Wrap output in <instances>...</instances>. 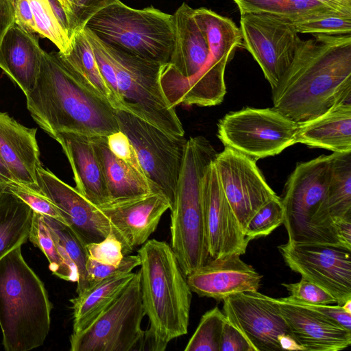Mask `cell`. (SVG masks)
Here are the masks:
<instances>
[{
	"label": "cell",
	"mask_w": 351,
	"mask_h": 351,
	"mask_svg": "<svg viewBox=\"0 0 351 351\" xmlns=\"http://www.w3.org/2000/svg\"><path fill=\"white\" fill-rule=\"evenodd\" d=\"M278 248L292 271L330 293L337 304L351 299V249L289 241Z\"/></svg>",
	"instance_id": "cell-13"
},
{
	"label": "cell",
	"mask_w": 351,
	"mask_h": 351,
	"mask_svg": "<svg viewBox=\"0 0 351 351\" xmlns=\"http://www.w3.org/2000/svg\"><path fill=\"white\" fill-rule=\"evenodd\" d=\"M53 235L66 252L77 271L76 293L80 294L89 287L86 262L88 253L86 244L66 224L43 215Z\"/></svg>",
	"instance_id": "cell-34"
},
{
	"label": "cell",
	"mask_w": 351,
	"mask_h": 351,
	"mask_svg": "<svg viewBox=\"0 0 351 351\" xmlns=\"http://www.w3.org/2000/svg\"><path fill=\"white\" fill-rule=\"evenodd\" d=\"M37 33L51 40L63 54L71 47V38L58 19L49 0H28Z\"/></svg>",
	"instance_id": "cell-36"
},
{
	"label": "cell",
	"mask_w": 351,
	"mask_h": 351,
	"mask_svg": "<svg viewBox=\"0 0 351 351\" xmlns=\"http://www.w3.org/2000/svg\"><path fill=\"white\" fill-rule=\"evenodd\" d=\"M332 154L298 163L289 176L282 198L288 241L328 245L313 223L329 182Z\"/></svg>",
	"instance_id": "cell-11"
},
{
	"label": "cell",
	"mask_w": 351,
	"mask_h": 351,
	"mask_svg": "<svg viewBox=\"0 0 351 351\" xmlns=\"http://www.w3.org/2000/svg\"><path fill=\"white\" fill-rule=\"evenodd\" d=\"M175 39L168 63L162 66L160 84L164 94L192 80L206 67L210 52L205 37L186 3L173 14Z\"/></svg>",
	"instance_id": "cell-18"
},
{
	"label": "cell",
	"mask_w": 351,
	"mask_h": 351,
	"mask_svg": "<svg viewBox=\"0 0 351 351\" xmlns=\"http://www.w3.org/2000/svg\"><path fill=\"white\" fill-rule=\"evenodd\" d=\"M349 217H351V152H333L329 182L313 223L328 245H342L332 223Z\"/></svg>",
	"instance_id": "cell-25"
},
{
	"label": "cell",
	"mask_w": 351,
	"mask_h": 351,
	"mask_svg": "<svg viewBox=\"0 0 351 351\" xmlns=\"http://www.w3.org/2000/svg\"><path fill=\"white\" fill-rule=\"evenodd\" d=\"M37 182L39 191L85 244L102 241L112 230L109 219L97 206L41 165L37 170Z\"/></svg>",
	"instance_id": "cell-17"
},
{
	"label": "cell",
	"mask_w": 351,
	"mask_h": 351,
	"mask_svg": "<svg viewBox=\"0 0 351 351\" xmlns=\"http://www.w3.org/2000/svg\"><path fill=\"white\" fill-rule=\"evenodd\" d=\"M223 313L243 334L254 351L282 350L281 339L288 336L294 337L280 313L275 298L258 291L225 298Z\"/></svg>",
	"instance_id": "cell-14"
},
{
	"label": "cell",
	"mask_w": 351,
	"mask_h": 351,
	"mask_svg": "<svg viewBox=\"0 0 351 351\" xmlns=\"http://www.w3.org/2000/svg\"><path fill=\"white\" fill-rule=\"evenodd\" d=\"M219 351H254L243 334L227 318L223 324Z\"/></svg>",
	"instance_id": "cell-47"
},
{
	"label": "cell",
	"mask_w": 351,
	"mask_h": 351,
	"mask_svg": "<svg viewBox=\"0 0 351 351\" xmlns=\"http://www.w3.org/2000/svg\"><path fill=\"white\" fill-rule=\"evenodd\" d=\"M215 161V160H214ZM214 161L202 180V199L210 260L245 253L250 241L222 189Z\"/></svg>",
	"instance_id": "cell-16"
},
{
	"label": "cell",
	"mask_w": 351,
	"mask_h": 351,
	"mask_svg": "<svg viewBox=\"0 0 351 351\" xmlns=\"http://www.w3.org/2000/svg\"><path fill=\"white\" fill-rule=\"evenodd\" d=\"M140 271L117 299L88 326L70 337L71 351L145 350Z\"/></svg>",
	"instance_id": "cell-8"
},
{
	"label": "cell",
	"mask_w": 351,
	"mask_h": 351,
	"mask_svg": "<svg viewBox=\"0 0 351 351\" xmlns=\"http://www.w3.org/2000/svg\"><path fill=\"white\" fill-rule=\"evenodd\" d=\"M15 23L30 32L37 33L36 23L28 0H16Z\"/></svg>",
	"instance_id": "cell-48"
},
{
	"label": "cell",
	"mask_w": 351,
	"mask_h": 351,
	"mask_svg": "<svg viewBox=\"0 0 351 351\" xmlns=\"http://www.w3.org/2000/svg\"><path fill=\"white\" fill-rule=\"evenodd\" d=\"M66 156L75 182V189L93 204L99 207L109 202L102 170L90 136L68 132L54 138Z\"/></svg>",
	"instance_id": "cell-23"
},
{
	"label": "cell",
	"mask_w": 351,
	"mask_h": 351,
	"mask_svg": "<svg viewBox=\"0 0 351 351\" xmlns=\"http://www.w3.org/2000/svg\"><path fill=\"white\" fill-rule=\"evenodd\" d=\"M243 47L261 66L271 90L289 68L301 39L285 19L265 13H241Z\"/></svg>",
	"instance_id": "cell-12"
},
{
	"label": "cell",
	"mask_w": 351,
	"mask_h": 351,
	"mask_svg": "<svg viewBox=\"0 0 351 351\" xmlns=\"http://www.w3.org/2000/svg\"><path fill=\"white\" fill-rule=\"evenodd\" d=\"M295 300L312 304H336V299L323 288L302 277L294 283H282Z\"/></svg>",
	"instance_id": "cell-42"
},
{
	"label": "cell",
	"mask_w": 351,
	"mask_h": 351,
	"mask_svg": "<svg viewBox=\"0 0 351 351\" xmlns=\"http://www.w3.org/2000/svg\"><path fill=\"white\" fill-rule=\"evenodd\" d=\"M14 181L16 180L0 156V195L5 192L8 185Z\"/></svg>",
	"instance_id": "cell-51"
},
{
	"label": "cell",
	"mask_w": 351,
	"mask_h": 351,
	"mask_svg": "<svg viewBox=\"0 0 351 351\" xmlns=\"http://www.w3.org/2000/svg\"><path fill=\"white\" fill-rule=\"evenodd\" d=\"M33 213L14 194L5 191L0 195V258L27 241Z\"/></svg>",
	"instance_id": "cell-30"
},
{
	"label": "cell",
	"mask_w": 351,
	"mask_h": 351,
	"mask_svg": "<svg viewBox=\"0 0 351 351\" xmlns=\"http://www.w3.org/2000/svg\"><path fill=\"white\" fill-rule=\"evenodd\" d=\"M90 140L102 170L109 202L136 198L158 191L143 176L112 153L108 146L106 136H90Z\"/></svg>",
	"instance_id": "cell-27"
},
{
	"label": "cell",
	"mask_w": 351,
	"mask_h": 351,
	"mask_svg": "<svg viewBox=\"0 0 351 351\" xmlns=\"http://www.w3.org/2000/svg\"><path fill=\"white\" fill-rule=\"evenodd\" d=\"M15 4L16 0H0V44L15 23Z\"/></svg>",
	"instance_id": "cell-49"
},
{
	"label": "cell",
	"mask_w": 351,
	"mask_h": 351,
	"mask_svg": "<svg viewBox=\"0 0 351 351\" xmlns=\"http://www.w3.org/2000/svg\"><path fill=\"white\" fill-rule=\"evenodd\" d=\"M43 49L38 38L14 23L0 44V68L27 95L34 88Z\"/></svg>",
	"instance_id": "cell-24"
},
{
	"label": "cell",
	"mask_w": 351,
	"mask_h": 351,
	"mask_svg": "<svg viewBox=\"0 0 351 351\" xmlns=\"http://www.w3.org/2000/svg\"><path fill=\"white\" fill-rule=\"evenodd\" d=\"M58 1L60 3V4L62 5V6L66 13V16L67 21H68V18L69 17V16L71 14V12H72L73 5H74L75 0H58Z\"/></svg>",
	"instance_id": "cell-52"
},
{
	"label": "cell",
	"mask_w": 351,
	"mask_h": 351,
	"mask_svg": "<svg viewBox=\"0 0 351 351\" xmlns=\"http://www.w3.org/2000/svg\"><path fill=\"white\" fill-rule=\"evenodd\" d=\"M85 27L104 43L130 55L163 64L169 61L175 39L173 16L152 5L136 9L114 0Z\"/></svg>",
	"instance_id": "cell-6"
},
{
	"label": "cell",
	"mask_w": 351,
	"mask_h": 351,
	"mask_svg": "<svg viewBox=\"0 0 351 351\" xmlns=\"http://www.w3.org/2000/svg\"><path fill=\"white\" fill-rule=\"evenodd\" d=\"M106 138L108 146L112 153L145 178L134 147L128 137L119 130L108 135Z\"/></svg>",
	"instance_id": "cell-45"
},
{
	"label": "cell",
	"mask_w": 351,
	"mask_h": 351,
	"mask_svg": "<svg viewBox=\"0 0 351 351\" xmlns=\"http://www.w3.org/2000/svg\"><path fill=\"white\" fill-rule=\"evenodd\" d=\"M21 247L0 258V327L6 351L38 348L50 330L52 304L43 282L24 260Z\"/></svg>",
	"instance_id": "cell-4"
},
{
	"label": "cell",
	"mask_w": 351,
	"mask_h": 351,
	"mask_svg": "<svg viewBox=\"0 0 351 351\" xmlns=\"http://www.w3.org/2000/svg\"><path fill=\"white\" fill-rule=\"evenodd\" d=\"M335 153L351 152V103H341L323 114L298 124L295 143Z\"/></svg>",
	"instance_id": "cell-26"
},
{
	"label": "cell",
	"mask_w": 351,
	"mask_h": 351,
	"mask_svg": "<svg viewBox=\"0 0 351 351\" xmlns=\"http://www.w3.org/2000/svg\"><path fill=\"white\" fill-rule=\"evenodd\" d=\"M217 153L205 137L187 139L171 210V247L186 277L209 260L202 180Z\"/></svg>",
	"instance_id": "cell-5"
},
{
	"label": "cell",
	"mask_w": 351,
	"mask_h": 351,
	"mask_svg": "<svg viewBox=\"0 0 351 351\" xmlns=\"http://www.w3.org/2000/svg\"><path fill=\"white\" fill-rule=\"evenodd\" d=\"M238 254L209 260L186 276L192 292L216 300L239 293L258 291L263 276Z\"/></svg>",
	"instance_id": "cell-20"
},
{
	"label": "cell",
	"mask_w": 351,
	"mask_h": 351,
	"mask_svg": "<svg viewBox=\"0 0 351 351\" xmlns=\"http://www.w3.org/2000/svg\"><path fill=\"white\" fill-rule=\"evenodd\" d=\"M26 106L49 136L68 132L108 136L119 130L116 109L95 93L59 51L43 50L34 88Z\"/></svg>",
	"instance_id": "cell-2"
},
{
	"label": "cell",
	"mask_w": 351,
	"mask_h": 351,
	"mask_svg": "<svg viewBox=\"0 0 351 351\" xmlns=\"http://www.w3.org/2000/svg\"><path fill=\"white\" fill-rule=\"evenodd\" d=\"M138 255L142 304L149 320L145 349L164 351L188 332L192 291L170 245L149 239Z\"/></svg>",
	"instance_id": "cell-3"
},
{
	"label": "cell",
	"mask_w": 351,
	"mask_h": 351,
	"mask_svg": "<svg viewBox=\"0 0 351 351\" xmlns=\"http://www.w3.org/2000/svg\"><path fill=\"white\" fill-rule=\"evenodd\" d=\"M298 128V123L273 107H246L219 121L217 136L224 146L257 160L276 156L295 144Z\"/></svg>",
	"instance_id": "cell-10"
},
{
	"label": "cell",
	"mask_w": 351,
	"mask_h": 351,
	"mask_svg": "<svg viewBox=\"0 0 351 351\" xmlns=\"http://www.w3.org/2000/svg\"><path fill=\"white\" fill-rule=\"evenodd\" d=\"M28 240L46 256L49 268L53 274L66 281H77V271L75 265L53 235L43 215L35 211Z\"/></svg>",
	"instance_id": "cell-33"
},
{
	"label": "cell",
	"mask_w": 351,
	"mask_h": 351,
	"mask_svg": "<svg viewBox=\"0 0 351 351\" xmlns=\"http://www.w3.org/2000/svg\"><path fill=\"white\" fill-rule=\"evenodd\" d=\"M171 206L161 191L109 202L98 207L109 219L112 232L123 245L124 256L144 244L155 232L160 218Z\"/></svg>",
	"instance_id": "cell-19"
},
{
	"label": "cell",
	"mask_w": 351,
	"mask_h": 351,
	"mask_svg": "<svg viewBox=\"0 0 351 351\" xmlns=\"http://www.w3.org/2000/svg\"><path fill=\"white\" fill-rule=\"evenodd\" d=\"M335 2L343 4L345 5L351 7V0H332Z\"/></svg>",
	"instance_id": "cell-54"
},
{
	"label": "cell",
	"mask_w": 351,
	"mask_h": 351,
	"mask_svg": "<svg viewBox=\"0 0 351 351\" xmlns=\"http://www.w3.org/2000/svg\"><path fill=\"white\" fill-rule=\"evenodd\" d=\"M141 265V258L136 255H125L117 265L98 263L90 258L86 262V271L89 287L108 277L132 272L135 267Z\"/></svg>",
	"instance_id": "cell-41"
},
{
	"label": "cell",
	"mask_w": 351,
	"mask_h": 351,
	"mask_svg": "<svg viewBox=\"0 0 351 351\" xmlns=\"http://www.w3.org/2000/svg\"><path fill=\"white\" fill-rule=\"evenodd\" d=\"M284 299L313 311L351 331V313L346 312L341 305L312 304L295 300L290 296Z\"/></svg>",
	"instance_id": "cell-46"
},
{
	"label": "cell",
	"mask_w": 351,
	"mask_h": 351,
	"mask_svg": "<svg viewBox=\"0 0 351 351\" xmlns=\"http://www.w3.org/2000/svg\"><path fill=\"white\" fill-rule=\"evenodd\" d=\"M60 54L95 93L107 101L114 109L121 110V105L101 75L84 28L75 32L72 36L71 49L66 53Z\"/></svg>",
	"instance_id": "cell-31"
},
{
	"label": "cell",
	"mask_w": 351,
	"mask_h": 351,
	"mask_svg": "<svg viewBox=\"0 0 351 351\" xmlns=\"http://www.w3.org/2000/svg\"><path fill=\"white\" fill-rule=\"evenodd\" d=\"M341 306L346 312L351 313V299L347 300Z\"/></svg>",
	"instance_id": "cell-53"
},
{
	"label": "cell",
	"mask_w": 351,
	"mask_h": 351,
	"mask_svg": "<svg viewBox=\"0 0 351 351\" xmlns=\"http://www.w3.org/2000/svg\"><path fill=\"white\" fill-rule=\"evenodd\" d=\"M313 36L272 89L273 108L298 124L351 103V35Z\"/></svg>",
	"instance_id": "cell-1"
},
{
	"label": "cell",
	"mask_w": 351,
	"mask_h": 351,
	"mask_svg": "<svg viewBox=\"0 0 351 351\" xmlns=\"http://www.w3.org/2000/svg\"><path fill=\"white\" fill-rule=\"evenodd\" d=\"M256 161L227 146L217 153L214 161L223 192L243 233L256 211L277 195L265 181Z\"/></svg>",
	"instance_id": "cell-15"
},
{
	"label": "cell",
	"mask_w": 351,
	"mask_h": 351,
	"mask_svg": "<svg viewBox=\"0 0 351 351\" xmlns=\"http://www.w3.org/2000/svg\"><path fill=\"white\" fill-rule=\"evenodd\" d=\"M88 258L103 264L117 265L123 259V245L112 230L102 241L86 244Z\"/></svg>",
	"instance_id": "cell-43"
},
{
	"label": "cell",
	"mask_w": 351,
	"mask_h": 351,
	"mask_svg": "<svg viewBox=\"0 0 351 351\" xmlns=\"http://www.w3.org/2000/svg\"><path fill=\"white\" fill-rule=\"evenodd\" d=\"M226 316L217 306L206 311L187 343L185 351H219Z\"/></svg>",
	"instance_id": "cell-37"
},
{
	"label": "cell",
	"mask_w": 351,
	"mask_h": 351,
	"mask_svg": "<svg viewBox=\"0 0 351 351\" xmlns=\"http://www.w3.org/2000/svg\"><path fill=\"white\" fill-rule=\"evenodd\" d=\"M288 21L298 34L335 36L351 33V12L329 10Z\"/></svg>",
	"instance_id": "cell-35"
},
{
	"label": "cell",
	"mask_w": 351,
	"mask_h": 351,
	"mask_svg": "<svg viewBox=\"0 0 351 351\" xmlns=\"http://www.w3.org/2000/svg\"><path fill=\"white\" fill-rule=\"evenodd\" d=\"M114 0H77L68 18L69 35L83 29L88 21L97 12L106 7Z\"/></svg>",
	"instance_id": "cell-44"
},
{
	"label": "cell",
	"mask_w": 351,
	"mask_h": 351,
	"mask_svg": "<svg viewBox=\"0 0 351 351\" xmlns=\"http://www.w3.org/2000/svg\"><path fill=\"white\" fill-rule=\"evenodd\" d=\"M135 273L117 274L104 278L70 300L73 309V332L88 326L120 295Z\"/></svg>",
	"instance_id": "cell-28"
},
{
	"label": "cell",
	"mask_w": 351,
	"mask_h": 351,
	"mask_svg": "<svg viewBox=\"0 0 351 351\" xmlns=\"http://www.w3.org/2000/svg\"><path fill=\"white\" fill-rule=\"evenodd\" d=\"M193 14L208 45L209 62L229 61L243 47L241 30L231 19L206 8L193 9Z\"/></svg>",
	"instance_id": "cell-29"
},
{
	"label": "cell",
	"mask_w": 351,
	"mask_h": 351,
	"mask_svg": "<svg viewBox=\"0 0 351 351\" xmlns=\"http://www.w3.org/2000/svg\"><path fill=\"white\" fill-rule=\"evenodd\" d=\"M332 228L340 243L351 249V217L335 220Z\"/></svg>",
	"instance_id": "cell-50"
},
{
	"label": "cell",
	"mask_w": 351,
	"mask_h": 351,
	"mask_svg": "<svg viewBox=\"0 0 351 351\" xmlns=\"http://www.w3.org/2000/svg\"><path fill=\"white\" fill-rule=\"evenodd\" d=\"M115 114L119 130L134 146L145 178L172 205L187 139L167 134L127 111L116 110Z\"/></svg>",
	"instance_id": "cell-9"
},
{
	"label": "cell",
	"mask_w": 351,
	"mask_h": 351,
	"mask_svg": "<svg viewBox=\"0 0 351 351\" xmlns=\"http://www.w3.org/2000/svg\"><path fill=\"white\" fill-rule=\"evenodd\" d=\"M36 132L0 112V156L17 182L39 189L37 170L41 164Z\"/></svg>",
	"instance_id": "cell-22"
},
{
	"label": "cell",
	"mask_w": 351,
	"mask_h": 351,
	"mask_svg": "<svg viewBox=\"0 0 351 351\" xmlns=\"http://www.w3.org/2000/svg\"><path fill=\"white\" fill-rule=\"evenodd\" d=\"M240 13H265L288 21L311 14L339 10L351 12V7L332 0H233Z\"/></svg>",
	"instance_id": "cell-32"
},
{
	"label": "cell",
	"mask_w": 351,
	"mask_h": 351,
	"mask_svg": "<svg viewBox=\"0 0 351 351\" xmlns=\"http://www.w3.org/2000/svg\"><path fill=\"white\" fill-rule=\"evenodd\" d=\"M284 221L281 198L276 195L264 204L250 219L244 234L250 241L270 234Z\"/></svg>",
	"instance_id": "cell-38"
},
{
	"label": "cell",
	"mask_w": 351,
	"mask_h": 351,
	"mask_svg": "<svg viewBox=\"0 0 351 351\" xmlns=\"http://www.w3.org/2000/svg\"><path fill=\"white\" fill-rule=\"evenodd\" d=\"M77 1V0H75V1Z\"/></svg>",
	"instance_id": "cell-55"
},
{
	"label": "cell",
	"mask_w": 351,
	"mask_h": 351,
	"mask_svg": "<svg viewBox=\"0 0 351 351\" xmlns=\"http://www.w3.org/2000/svg\"><path fill=\"white\" fill-rule=\"evenodd\" d=\"M282 317L305 351H339L351 344V331L299 304L275 298Z\"/></svg>",
	"instance_id": "cell-21"
},
{
	"label": "cell",
	"mask_w": 351,
	"mask_h": 351,
	"mask_svg": "<svg viewBox=\"0 0 351 351\" xmlns=\"http://www.w3.org/2000/svg\"><path fill=\"white\" fill-rule=\"evenodd\" d=\"M84 32L93 49L97 66L102 77L121 105V110L127 111L126 104L119 93L114 65L102 41L87 27H84Z\"/></svg>",
	"instance_id": "cell-39"
},
{
	"label": "cell",
	"mask_w": 351,
	"mask_h": 351,
	"mask_svg": "<svg viewBox=\"0 0 351 351\" xmlns=\"http://www.w3.org/2000/svg\"><path fill=\"white\" fill-rule=\"evenodd\" d=\"M6 191L19 197L34 211L66 224L56 207L39 189L14 181L8 185Z\"/></svg>",
	"instance_id": "cell-40"
},
{
	"label": "cell",
	"mask_w": 351,
	"mask_h": 351,
	"mask_svg": "<svg viewBox=\"0 0 351 351\" xmlns=\"http://www.w3.org/2000/svg\"><path fill=\"white\" fill-rule=\"evenodd\" d=\"M102 43L114 65L127 112L167 134L184 136L175 108L168 104L160 84L163 64L142 59Z\"/></svg>",
	"instance_id": "cell-7"
}]
</instances>
